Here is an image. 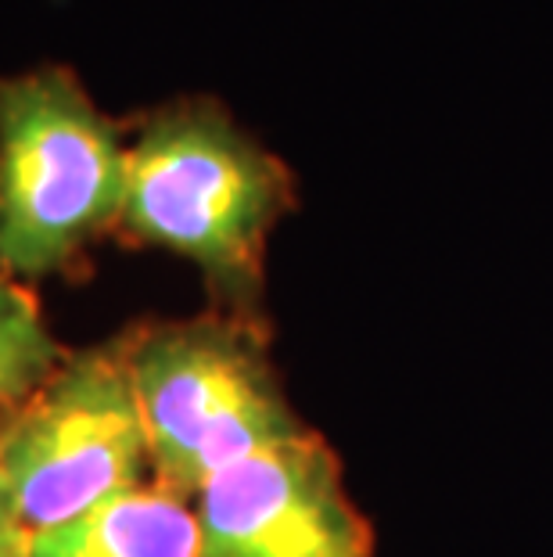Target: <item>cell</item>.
Here are the masks:
<instances>
[{"label":"cell","instance_id":"1","mask_svg":"<svg viewBox=\"0 0 553 557\" xmlns=\"http://www.w3.org/2000/svg\"><path fill=\"white\" fill-rule=\"evenodd\" d=\"M296 209V170L213 94H176L126 120L115 242L191 263L216 310L266 320L269 242Z\"/></svg>","mask_w":553,"mask_h":557},{"label":"cell","instance_id":"2","mask_svg":"<svg viewBox=\"0 0 553 557\" xmlns=\"http://www.w3.org/2000/svg\"><path fill=\"white\" fill-rule=\"evenodd\" d=\"M126 120L65 62L0 73V274L79 281L120 231Z\"/></svg>","mask_w":553,"mask_h":557},{"label":"cell","instance_id":"3","mask_svg":"<svg viewBox=\"0 0 553 557\" xmlns=\"http://www.w3.org/2000/svg\"><path fill=\"white\" fill-rule=\"evenodd\" d=\"M115 338L144 418L151 482L176 496L194 500L223 468L313 432L269 357L266 320L213 306L198 317L140 320Z\"/></svg>","mask_w":553,"mask_h":557},{"label":"cell","instance_id":"4","mask_svg":"<svg viewBox=\"0 0 553 557\" xmlns=\"http://www.w3.org/2000/svg\"><path fill=\"white\" fill-rule=\"evenodd\" d=\"M0 482L29 536L151 482L148 432L120 338L68 349L0 421Z\"/></svg>","mask_w":553,"mask_h":557},{"label":"cell","instance_id":"5","mask_svg":"<svg viewBox=\"0 0 553 557\" xmlns=\"http://www.w3.org/2000/svg\"><path fill=\"white\" fill-rule=\"evenodd\" d=\"M191 504L202 557H378L370 521L321 432L223 468Z\"/></svg>","mask_w":553,"mask_h":557},{"label":"cell","instance_id":"6","mask_svg":"<svg viewBox=\"0 0 553 557\" xmlns=\"http://www.w3.org/2000/svg\"><path fill=\"white\" fill-rule=\"evenodd\" d=\"M26 557H202L194 504L159 482L33 532Z\"/></svg>","mask_w":553,"mask_h":557},{"label":"cell","instance_id":"7","mask_svg":"<svg viewBox=\"0 0 553 557\" xmlns=\"http://www.w3.org/2000/svg\"><path fill=\"white\" fill-rule=\"evenodd\" d=\"M65 352L33 288L0 274V421L37 393Z\"/></svg>","mask_w":553,"mask_h":557},{"label":"cell","instance_id":"8","mask_svg":"<svg viewBox=\"0 0 553 557\" xmlns=\"http://www.w3.org/2000/svg\"><path fill=\"white\" fill-rule=\"evenodd\" d=\"M26 550H29V532L22 529V521L11 511L4 482H0V557H26Z\"/></svg>","mask_w":553,"mask_h":557}]
</instances>
